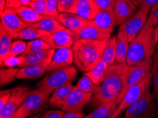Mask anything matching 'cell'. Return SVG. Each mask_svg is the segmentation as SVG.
<instances>
[{
  "mask_svg": "<svg viewBox=\"0 0 158 118\" xmlns=\"http://www.w3.org/2000/svg\"><path fill=\"white\" fill-rule=\"evenodd\" d=\"M131 69L125 63L115 62L109 67L106 76L100 85L99 92L93 96L92 105L95 108L102 103L116 100L121 94Z\"/></svg>",
  "mask_w": 158,
  "mask_h": 118,
  "instance_id": "6da1fadb",
  "label": "cell"
},
{
  "mask_svg": "<svg viewBox=\"0 0 158 118\" xmlns=\"http://www.w3.org/2000/svg\"><path fill=\"white\" fill-rule=\"evenodd\" d=\"M106 41L80 39L72 47L74 63L84 73L92 70L102 60Z\"/></svg>",
  "mask_w": 158,
  "mask_h": 118,
  "instance_id": "7a4b0ae2",
  "label": "cell"
},
{
  "mask_svg": "<svg viewBox=\"0 0 158 118\" xmlns=\"http://www.w3.org/2000/svg\"><path fill=\"white\" fill-rule=\"evenodd\" d=\"M155 28L144 26L138 35L130 43L126 64L137 66L148 59H152L155 53Z\"/></svg>",
  "mask_w": 158,
  "mask_h": 118,
  "instance_id": "3957f363",
  "label": "cell"
},
{
  "mask_svg": "<svg viewBox=\"0 0 158 118\" xmlns=\"http://www.w3.org/2000/svg\"><path fill=\"white\" fill-rule=\"evenodd\" d=\"M50 94L39 87L31 91L22 104L11 118H27L46 108Z\"/></svg>",
  "mask_w": 158,
  "mask_h": 118,
  "instance_id": "277c9868",
  "label": "cell"
},
{
  "mask_svg": "<svg viewBox=\"0 0 158 118\" xmlns=\"http://www.w3.org/2000/svg\"><path fill=\"white\" fill-rule=\"evenodd\" d=\"M77 69L71 66L52 71L38 83V87L52 94L56 89L73 82L77 76Z\"/></svg>",
  "mask_w": 158,
  "mask_h": 118,
  "instance_id": "5b68a950",
  "label": "cell"
},
{
  "mask_svg": "<svg viewBox=\"0 0 158 118\" xmlns=\"http://www.w3.org/2000/svg\"><path fill=\"white\" fill-rule=\"evenodd\" d=\"M157 107L149 91L127 108L125 118H157Z\"/></svg>",
  "mask_w": 158,
  "mask_h": 118,
  "instance_id": "8992f818",
  "label": "cell"
},
{
  "mask_svg": "<svg viewBox=\"0 0 158 118\" xmlns=\"http://www.w3.org/2000/svg\"><path fill=\"white\" fill-rule=\"evenodd\" d=\"M152 82V73H150L142 81L129 88L111 118H118L123 110L139 100L145 93L149 92Z\"/></svg>",
  "mask_w": 158,
  "mask_h": 118,
  "instance_id": "52a82bcc",
  "label": "cell"
},
{
  "mask_svg": "<svg viewBox=\"0 0 158 118\" xmlns=\"http://www.w3.org/2000/svg\"><path fill=\"white\" fill-rule=\"evenodd\" d=\"M150 9H151L149 7L142 4L140 6V9L126 23L119 26L118 31L125 32L128 35L130 43L133 41L134 38L144 27Z\"/></svg>",
  "mask_w": 158,
  "mask_h": 118,
  "instance_id": "ba28073f",
  "label": "cell"
},
{
  "mask_svg": "<svg viewBox=\"0 0 158 118\" xmlns=\"http://www.w3.org/2000/svg\"><path fill=\"white\" fill-rule=\"evenodd\" d=\"M152 59H148L143 63L137 65V66H131V69L129 73L128 79L126 81L124 87L122 90L121 94L117 98V102L119 104L123 99L124 96L129 88L135 84L140 83L143 79H145L150 73H151L152 69Z\"/></svg>",
  "mask_w": 158,
  "mask_h": 118,
  "instance_id": "9c48e42d",
  "label": "cell"
},
{
  "mask_svg": "<svg viewBox=\"0 0 158 118\" xmlns=\"http://www.w3.org/2000/svg\"><path fill=\"white\" fill-rule=\"evenodd\" d=\"M31 91L28 86H20L11 89L10 96L3 109L0 110V118H11L22 104Z\"/></svg>",
  "mask_w": 158,
  "mask_h": 118,
  "instance_id": "30bf717a",
  "label": "cell"
},
{
  "mask_svg": "<svg viewBox=\"0 0 158 118\" xmlns=\"http://www.w3.org/2000/svg\"><path fill=\"white\" fill-rule=\"evenodd\" d=\"M0 18L1 24L12 38H16L19 33L28 27L27 24L13 9L5 8L3 11L0 12Z\"/></svg>",
  "mask_w": 158,
  "mask_h": 118,
  "instance_id": "8fae6325",
  "label": "cell"
},
{
  "mask_svg": "<svg viewBox=\"0 0 158 118\" xmlns=\"http://www.w3.org/2000/svg\"><path fill=\"white\" fill-rule=\"evenodd\" d=\"M93 94L83 92L75 86L62 110L64 112L82 111L84 107L92 100Z\"/></svg>",
  "mask_w": 158,
  "mask_h": 118,
  "instance_id": "7c38bea8",
  "label": "cell"
},
{
  "mask_svg": "<svg viewBox=\"0 0 158 118\" xmlns=\"http://www.w3.org/2000/svg\"><path fill=\"white\" fill-rule=\"evenodd\" d=\"M73 33L70 30L60 31L50 33L41 39L51 47V49L59 50L61 48H71L75 43L73 37Z\"/></svg>",
  "mask_w": 158,
  "mask_h": 118,
  "instance_id": "4fadbf2b",
  "label": "cell"
},
{
  "mask_svg": "<svg viewBox=\"0 0 158 118\" xmlns=\"http://www.w3.org/2000/svg\"><path fill=\"white\" fill-rule=\"evenodd\" d=\"M112 33L109 31L101 29L92 23L84 26L80 30L73 33V37L74 40L85 39L92 40H100V41H107L111 38Z\"/></svg>",
  "mask_w": 158,
  "mask_h": 118,
  "instance_id": "5bb4252c",
  "label": "cell"
},
{
  "mask_svg": "<svg viewBox=\"0 0 158 118\" xmlns=\"http://www.w3.org/2000/svg\"><path fill=\"white\" fill-rule=\"evenodd\" d=\"M55 52H56L55 50L50 49L48 50H43V51L21 55L19 56V62L18 67L21 68V67L32 64L51 63Z\"/></svg>",
  "mask_w": 158,
  "mask_h": 118,
  "instance_id": "9a60e30c",
  "label": "cell"
},
{
  "mask_svg": "<svg viewBox=\"0 0 158 118\" xmlns=\"http://www.w3.org/2000/svg\"><path fill=\"white\" fill-rule=\"evenodd\" d=\"M137 6L130 0H116L114 11L116 18V26H121L136 12Z\"/></svg>",
  "mask_w": 158,
  "mask_h": 118,
  "instance_id": "2e32d148",
  "label": "cell"
},
{
  "mask_svg": "<svg viewBox=\"0 0 158 118\" xmlns=\"http://www.w3.org/2000/svg\"><path fill=\"white\" fill-rule=\"evenodd\" d=\"M74 62V55L72 48H61L55 52L48 71L71 66Z\"/></svg>",
  "mask_w": 158,
  "mask_h": 118,
  "instance_id": "e0dca14e",
  "label": "cell"
},
{
  "mask_svg": "<svg viewBox=\"0 0 158 118\" xmlns=\"http://www.w3.org/2000/svg\"><path fill=\"white\" fill-rule=\"evenodd\" d=\"M91 23L101 29L113 33L115 26H116V18L114 9L99 11L91 21Z\"/></svg>",
  "mask_w": 158,
  "mask_h": 118,
  "instance_id": "ac0fdd59",
  "label": "cell"
},
{
  "mask_svg": "<svg viewBox=\"0 0 158 118\" xmlns=\"http://www.w3.org/2000/svg\"><path fill=\"white\" fill-rule=\"evenodd\" d=\"M57 21L73 33L77 32L91 22V21H87L77 14L71 13H60Z\"/></svg>",
  "mask_w": 158,
  "mask_h": 118,
  "instance_id": "d6986e66",
  "label": "cell"
},
{
  "mask_svg": "<svg viewBox=\"0 0 158 118\" xmlns=\"http://www.w3.org/2000/svg\"><path fill=\"white\" fill-rule=\"evenodd\" d=\"M99 9L95 0H78L73 13L87 21H92L99 13Z\"/></svg>",
  "mask_w": 158,
  "mask_h": 118,
  "instance_id": "ffe728a7",
  "label": "cell"
},
{
  "mask_svg": "<svg viewBox=\"0 0 158 118\" xmlns=\"http://www.w3.org/2000/svg\"><path fill=\"white\" fill-rule=\"evenodd\" d=\"M51 63L32 64L19 69L16 79H35L42 76L48 70Z\"/></svg>",
  "mask_w": 158,
  "mask_h": 118,
  "instance_id": "44dd1931",
  "label": "cell"
},
{
  "mask_svg": "<svg viewBox=\"0 0 158 118\" xmlns=\"http://www.w3.org/2000/svg\"><path fill=\"white\" fill-rule=\"evenodd\" d=\"M74 88L75 86H73L72 83H70L56 89L50 98V106L62 110Z\"/></svg>",
  "mask_w": 158,
  "mask_h": 118,
  "instance_id": "7402d4cb",
  "label": "cell"
},
{
  "mask_svg": "<svg viewBox=\"0 0 158 118\" xmlns=\"http://www.w3.org/2000/svg\"><path fill=\"white\" fill-rule=\"evenodd\" d=\"M13 10L27 24L28 26H32L33 24L39 22L43 19L52 18L48 16L40 15L29 6H21L17 9H13Z\"/></svg>",
  "mask_w": 158,
  "mask_h": 118,
  "instance_id": "603a6c76",
  "label": "cell"
},
{
  "mask_svg": "<svg viewBox=\"0 0 158 118\" xmlns=\"http://www.w3.org/2000/svg\"><path fill=\"white\" fill-rule=\"evenodd\" d=\"M118 105V103L116 100L104 103L84 118H111Z\"/></svg>",
  "mask_w": 158,
  "mask_h": 118,
  "instance_id": "cb8c5ba5",
  "label": "cell"
},
{
  "mask_svg": "<svg viewBox=\"0 0 158 118\" xmlns=\"http://www.w3.org/2000/svg\"><path fill=\"white\" fill-rule=\"evenodd\" d=\"M116 62L118 63H125L126 62L127 54H128L129 42L128 35L123 31H118L116 35Z\"/></svg>",
  "mask_w": 158,
  "mask_h": 118,
  "instance_id": "d4e9b609",
  "label": "cell"
},
{
  "mask_svg": "<svg viewBox=\"0 0 158 118\" xmlns=\"http://www.w3.org/2000/svg\"><path fill=\"white\" fill-rule=\"evenodd\" d=\"M0 64L1 67L4 62L9 58L10 53L12 37L9 34L4 26L0 24Z\"/></svg>",
  "mask_w": 158,
  "mask_h": 118,
  "instance_id": "484cf974",
  "label": "cell"
},
{
  "mask_svg": "<svg viewBox=\"0 0 158 118\" xmlns=\"http://www.w3.org/2000/svg\"><path fill=\"white\" fill-rule=\"evenodd\" d=\"M31 26L33 28L39 29L40 31H44L50 34L60 31H67L68 30L64 26L57 21V19L54 18H48L43 19L39 22L33 24Z\"/></svg>",
  "mask_w": 158,
  "mask_h": 118,
  "instance_id": "4316f807",
  "label": "cell"
},
{
  "mask_svg": "<svg viewBox=\"0 0 158 118\" xmlns=\"http://www.w3.org/2000/svg\"><path fill=\"white\" fill-rule=\"evenodd\" d=\"M110 66L111 65L108 64L103 60H101L92 70L88 72H85L84 74L89 77L94 81L95 84L100 86L102 81H104L105 77H106Z\"/></svg>",
  "mask_w": 158,
  "mask_h": 118,
  "instance_id": "83f0119b",
  "label": "cell"
},
{
  "mask_svg": "<svg viewBox=\"0 0 158 118\" xmlns=\"http://www.w3.org/2000/svg\"><path fill=\"white\" fill-rule=\"evenodd\" d=\"M116 36H112L106 41L102 56V60L109 65L114 64L116 59Z\"/></svg>",
  "mask_w": 158,
  "mask_h": 118,
  "instance_id": "f1b7e54d",
  "label": "cell"
},
{
  "mask_svg": "<svg viewBox=\"0 0 158 118\" xmlns=\"http://www.w3.org/2000/svg\"><path fill=\"white\" fill-rule=\"evenodd\" d=\"M76 87L83 92L92 93L93 96L97 95L100 90V86L95 84L94 81L85 74L82 78L79 80Z\"/></svg>",
  "mask_w": 158,
  "mask_h": 118,
  "instance_id": "f546056e",
  "label": "cell"
},
{
  "mask_svg": "<svg viewBox=\"0 0 158 118\" xmlns=\"http://www.w3.org/2000/svg\"><path fill=\"white\" fill-rule=\"evenodd\" d=\"M48 35V33L39 29L33 28L31 26H28L25 29H23L21 32L19 33L16 38L19 40H35L40 39L44 36Z\"/></svg>",
  "mask_w": 158,
  "mask_h": 118,
  "instance_id": "4dcf8cb0",
  "label": "cell"
},
{
  "mask_svg": "<svg viewBox=\"0 0 158 118\" xmlns=\"http://www.w3.org/2000/svg\"><path fill=\"white\" fill-rule=\"evenodd\" d=\"M19 69L9 67L7 69H1L0 71V84L1 86L10 83L16 79V74Z\"/></svg>",
  "mask_w": 158,
  "mask_h": 118,
  "instance_id": "1f68e13d",
  "label": "cell"
},
{
  "mask_svg": "<svg viewBox=\"0 0 158 118\" xmlns=\"http://www.w3.org/2000/svg\"><path fill=\"white\" fill-rule=\"evenodd\" d=\"M153 63L152 69V76L153 82V93L152 96L158 103V50L155 52L152 57Z\"/></svg>",
  "mask_w": 158,
  "mask_h": 118,
  "instance_id": "d6a6232c",
  "label": "cell"
},
{
  "mask_svg": "<svg viewBox=\"0 0 158 118\" xmlns=\"http://www.w3.org/2000/svg\"><path fill=\"white\" fill-rule=\"evenodd\" d=\"M50 49H51V47L41 38L35 39L27 43V47H26L25 54L43 51V50H48Z\"/></svg>",
  "mask_w": 158,
  "mask_h": 118,
  "instance_id": "836d02e7",
  "label": "cell"
},
{
  "mask_svg": "<svg viewBox=\"0 0 158 118\" xmlns=\"http://www.w3.org/2000/svg\"><path fill=\"white\" fill-rule=\"evenodd\" d=\"M26 47H27V43L23 40H17L14 41L11 44L9 58L19 57L21 55L25 54Z\"/></svg>",
  "mask_w": 158,
  "mask_h": 118,
  "instance_id": "e575fe53",
  "label": "cell"
},
{
  "mask_svg": "<svg viewBox=\"0 0 158 118\" xmlns=\"http://www.w3.org/2000/svg\"><path fill=\"white\" fill-rule=\"evenodd\" d=\"M78 0H58L60 13H73Z\"/></svg>",
  "mask_w": 158,
  "mask_h": 118,
  "instance_id": "d590c367",
  "label": "cell"
},
{
  "mask_svg": "<svg viewBox=\"0 0 158 118\" xmlns=\"http://www.w3.org/2000/svg\"><path fill=\"white\" fill-rule=\"evenodd\" d=\"M47 15L57 19L60 15L58 11V0H45Z\"/></svg>",
  "mask_w": 158,
  "mask_h": 118,
  "instance_id": "8d00e7d4",
  "label": "cell"
},
{
  "mask_svg": "<svg viewBox=\"0 0 158 118\" xmlns=\"http://www.w3.org/2000/svg\"><path fill=\"white\" fill-rule=\"evenodd\" d=\"M158 25V3L153 6L148 15L145 26L148 27L155 28Z\"/></svg>",
  "mask_w": 158,
  "mask_h": 118,
  "instance_id": "74e56055",
  "label": "cell"
},
{
  "mask_svg": "<svg viewBox=\"0 0 158 118\" xmlns=\"http://www.w3.org/2000/svg\"><path fill=\"white\" fill-rule=\"evenodd\" d=\"M28 6L31 7L33 10L35 11L40 15L48 16L46 3L45 0H37V1H32Z\"/></svg>",
  "mask_w": 158,
  "mask_h": 118,
  "instance_id": "f35d334b",
  "label": "cell"
},
{
  "mask_svg": "<svg viewBox=\"0 0 158 118\" xmlns=\"http://www.w3.org/2000/svg\"><path fill=\"white\" fill-rule=\"evenodd\" d=\"M116 1V0H95V2L99 11H104L114 9Z\"/></svg>",
  "mask_w": 158,
  "mask_h": 118,
  "instance_id": "ab89813d",
  "label": "cell"
},
{
  "mask_svg": "<svg viewBox=\"0 0 158 118\" xmlns=\"http://www.w3.org/2000/svg\"><path fill=\"white\" fill-rule=\"evenodd\" d=\"M64 111L61 110H48L40 118H62Z\"/></svg>",
  "mask_w": 158,
  "mask_h": 118,
  "instance_id": "60d3db41",
  "label": "cell"
},
{
  "mask_svg": "<svg viewBox=\"0 0 158 118\" xmlns=\"http://www.w3.org/2000/svg\"><path fill=\"white\" fill-rule=\"evenodd\" d=\"M11 89L9 90H2L0 91V110L3 109L6 103L8 102L10 96Z\"/></svg>",
  "mask_w": 158,
  "mask_h": 118,
  "instance_id": "b9f144b4",
  "label": "cell"
},
{
  "mask_svg": "<svg viewBox=\"0 0 158 118\" xmlns=\"http://www.w3.org/2000/svg\"><path fill=\"white\" fill-rule=\"evenodd\" d=\"M85 117V113L82 111L64 112L62 118H84Z\"/></svg>",
  "mask_w": 158,
  "mask_h": 118,
  "instance_id": "7bdbcfd3",
  "label": "cell"
},
{
  "mask_svg": "<svg viewBox=\"0 0 158 118\" xmlns=\"http://www.w3.org/2000/svg\"><path fill=\"white\" fill-rule=\"evenodd\" d=\"M21 6L19 0H6V8L15 9Z\"/></svg>",
  "mask_w": 158,
  "mask_h": 118,
  "instance_id": "ee69618b",
  "label": "cell"
},
{
  "mask_svg": "<svg viewBox=\"0 0 158 118\" xmlns=\"http://www.w3.org/2000/svg\"><path fill=\"white\" fill-rule=\"evenodd\" d=\"M157 3H158V0H145L143 4L151 9L152 7L153 6H155Z\"/></svg>",
  "mask_w": 158,
  "mask_h": 118,
  "instance_id": "f6af8a7d",
  "label": "cell"
},
{
  "mask_svg": "<svg viewBox=\"0 0 158 118\" xmlns=\"http://www.w3.org/2000/svg\"><path fill=\"white\" fill-rule=\"evenodd\" d=\"M130 1L137 7H140L143 4L145 0H130Z\"/></svg>",
  "mask_w": 158,
  "mask_h": 118,
  "instance_id": "bcb514c9",
  "label": "cell"
},
{
  "mask_svg": "<svg viewBox=\"0 0 158 118\" xmlns=\"http://www.w3.org/2000/svg\"><path fill=\"white\" fill-rule=\"evenodd\" d=\"M6 8V0H0V12H2Z\"/></svg>",
  "mask_w": 158,
  "mask_h": 118,
  "instance_id": "7dc6e473",
  "label": "cell"
},
{
  "mask_svg": "<svg viewBox=\"0 0 158 118\" xmlns=\"http://www.w3.org/2000/svg\"><path fill=\"white\" fill-rule=\"evenodd\" d=\"M21 6H28L29 5V4L32 2V0H19Z\"/></svg>",
  "mask_w": 158,
  "mask_h": 118,
  "instance_id": "c3c4849f",
  "label": "cell"
},
{
  "mask_svg": "<svg viewBox=\"0 0 158 118\" xmlns=\"http://www.w3.org/2000/svg\"><path fill=\"white\" fill-rule=\"evenodd\" d=\"M155 43L156 44L158 43V25L155 27Z\"/></svg>",
  "mask_w": 158,
  "mask_h": 118,
  "instance_id": "681fc988",
  "label": "cell"
},
{
  "mask_svg": "<svg viewBox=\"0 0 158 118\" xmlns=\"http://www.w3.org/2000/svg\"><path fill=\"white\" fill-rule=\"evenodd\" d=\"M31 118H39V117H38V116H35V117H31Z\"/></svg>",
  "mask_w": 158,
  "mask_h": 118,
  "instance_id": "f907efd6",
  "label": "cell"
},
{
  "mask_svg": "<svg viewBox=\"0 0 158 118\" xmlns=\"http://www.w3.org/2000/svg\"><path fill=\"white\" fill-rule=\"evenodd\" d=\"M156 48H157V50H158V43H157V45H156Z\"/></svg>",
  "mask_w": 158,
  "mask_h": 118,
  "instance_id": "816d5d0a",
  "label": "cell"
},
{
  "mask_svg": "<svg viewBox=\"0 0 158 118\" xmlns=\"http://www.w3.org/2000/svg\"><path fill=\"white\" fill-rule=\"evenodd\" d=\"M32 1H37V0H32Z\"/></svg>",
  "mask_w": 158,
  "mask_h": 118,
  "instance_id": "f5cc1de1",
  "label": "cell"
}]
</instances>
